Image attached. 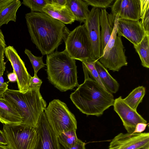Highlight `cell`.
<instances>
[{
  "mask_svg": "<svg viewBox=\"0 0 149 149\" xmlns=\"http://www.w3.org/2000/svg\"><path fill=\"white\" fill-rule=\"evenodd\" d=\"M25 18L31 40L43 55L54 52L70 31L64 24L44 13L31 12Z\"/></svg>",
  "mask_w": 149,
  "mask_h": 149,
  "instance_id": "cell-1",
  "label": "cell"
},
{
  "mask_svg": "<svg viewBox=\"0 0 149 149\" xmlns=\"http://www.w3.org/2000/svg\"><path fill=\"white\" fill-rule=\"evenodd\" d=\"M85 80L70 95L76 107L83 113L97 116L113 106L114 99L111 93L104 89L89 76L88 72L82 63Z\"/></svg>",
  "mask_w": 149,
  "mask_h": 149,
  "instance_id": "cell-2",
  "label": "cell"
},
{
  "mask_svg": "<svg viewBox=\"0 0 149 149\" xmlns=\"http://www.w3.org/2000/svg\"><path fill=\"white\" fill-rule=\"evenodd\" d=\"M40 86L29 88L25 92L8 89L1 96L21 115V124L36 127L40 114L46 109L47 103L40 93Z\"/></svg>",
  "mask_w": 149,
  "mask_h": 149,
  "instance_id": "cell-3",
  "label": "cell"
},
{
  "mask_svg": "<svg viewBox=\"0 0 149 149\" xmlns=\"http://www.w3.org/2000/svg\"><path fill=\"white\" fill-rule=\"evenodd\" d=\"M46 61L47 78L54 87L63 92L78 86L75 60L65 49L47 55Z\"/></svg>",
  "mask_w": 149,
  "mask_h": 149,
  "instance_id": "cell-4",
  "label": "cell"
},
{
  "mask_svg": "<svg viewBox=\"0 0 149 149\" xmlns=\"http://www.w3.org/2000/svg\"><path fill=\"white\" fill-rule=\"evenodd\" d=\"M3 124L2 131L10 149H34L37 139L36 127L22 124Z\"/></svg>",
  "mask_w": 149,
  "mask_h": 149,
  "instance_id": "cell-5",
  "label": "cell"
},
{
  "mask_svg": "<svg viewBox=\"0 0 149 149\" xmlns=\"http://www.w3.org/2000/svg\"><path fill=\"white\" fill-rule=\"evenodd\" d=\"M65 50L73 59L81 62L94 61L91 45L84 24L70 31L65 41Z\"/></svg>",
  "mask_w": 149,
  "mask_h": 149,
  "instance_id": "cell-6",
  "label": "cell"
},
{
  "mask_svg": "<svg viewBox=\"0 0 149 149\" xmlns=\"http://www.w3.org/2000/svg\"><path fill=\"white\" fill-rule=\"evenodd\" d=\"M44 111L49 124L57 136L63 132L77 130L75 117L64 102L54 99L49 103Z\"/></svg>",
  "mask_w": 149,
  "mask_h": 149,
  "instance_id": "cell-7",
  "label": "cell"
},
{
  "mask_svg": "<svg viewBox=\"0 0 149 149\" xmlns=\"http://www.w3.org/2000/svg\"><path fill=\"white\" fill-rule=\"evenodd\" d=\"M119 18L115 17L114 28L111 36L105 46L99 61L106 68L113 72L118 71L127 62L121 37L117 33V24Z\"/></svg>",
  "mask_w": 149,
  "mask_h": 149,
  "instance_id": "cell-8",
  "label": "cell"
},
{
  "mask_svg": "<svg viewBox=\"0 0 149 149\" xmlns=\"http://www.w3.org/2000/svg\"><path fill=\"white\" fill-rule=\"evenodd\" d=\"M36 127L37 139L34 149H61L58 137L44 111L40 115Z\"/></svg>",
  "mask_w": 149,
  "mask_h": 149,
  "instance_id": "cell-9",
  "label": "cell"
},
{
  "mask_svg": "<svg viewBox=\"0 0 149 149\" xmlns=\"http://www.w3.org/2000/svg\"><path fill=\"white\" fill-rule=\"evenodd\" d=\"M100 9L93 7L84 23L91 45L92 55L95 61L100 57L101 33L100 23Z\"/></svg>",
  "mask_w": 149,
  "mask_h": 149,
  "instance_id": "cell-10",
  "label": "cell"
},
{
  "mask_svg": "<svg viewBox=\"0 0 149 149\" xmlns=\"http://www.w3.org/2000/svg\"><path fill=\"white\" fill-rule=\"evenodd\" d=\"M4 54L17 77V82L18 90L23 92L27 91L29 88L30 81L31 76L28 72L24 63L12 46L6 47Z\"/></svg>",
  "mask_w": 149,
  "mask_h": 149,
  "instance_id": "cell-11",
  "label": "cell"
},
{
  "mask_svg": "<svg viewBox=\"0 0 149 149\" xmlns=\"http://www.w3.org/2000/svg\"><path fill=\"white\" fill-rule=\"evenodd\" d=\"M114 110L121 119L123 126L128 133H133L137 124H147V121L138 113L124 101L121 96L114 100Z\"/></svg>",
  "mask_w": 149,
  "mask_h": 149,
  "instance_id": "cell-12",
  "label": "cell"
},
{
  "mask_svg": "<svg viewBox=\"0 0 149 149\" xmlns=\"http://www.w3.org/2000/svg\"><path fill=\"white\" fill-rule=\"evenodd\" d=\"M146 146H149V133H121L112 140L109 149H137Z\"/></svg>",
  "mask_w": 149,
  "mask_h": 149,
  "instance_id": "cell-13",
  "label": "cell"
},
{
  "mask_svg": "<svg viewBox=\"0 0 149 149\" xmlns=\"http://www.w3.org/2000/svg\"><path fill=\"white\" fill-rule=\"evenodd\" d=\"M117 33L123 36L134 46L137 45L142 40L146 33L140 21L118 18L117 24Z\"/></svg>",
  "mask_w": 149,
  "mask_h": 149,
  "instance_id": "cell-14",
  "label": "cell"
},
{
  "mask_svg": "<svg viewBox=\"0 0 149 149\" xmlns=\"http://www.w3.org/2000/svg\"><path fill=\"white\" fill-rule=\"evenodd\" d=\"M111 14L115 17L139 20L141 18V0H116L111 6Z\"/></svg>",
  "mask_w": 149,
  "mask_h": 149,
  "instance_id": "cell-15",
  "label": "cell"
},
{
  "mask_svg": "<svg viewBox=\"0 0 149 149\" xmlns=\"http://www.w3.org/2000/svg\"><path fill=\"white\" fill-rule=\"evenodd\" d=\"M115 17L107 12L106 9H100V23L101 33V49L100 57L113 32Z\"/></svg>",
  "mask_w": 149,
  "mask_h": 149,
  "instance_id": "cell-16",
  "label": "cell"
},
{
  "mask_svg": "<svg viewBox=\"0 0 149 149\" xmlns=\"http://www.w3.org/2000/svg\"><path fill=\"white\" fill-rule=\"evenodd\" d=\"M43 10L44 13L64 24H71L76 21L75 17L67 5L58 7L48 3L43 8Z\"/></svg>",
  "mask_w": 149,
  "mask_h": 149,
  "instance_id": "cell-17",
  "label": "cell"
},
{
  "mask_svg": "<svg viewBox=\"0 0 149 149\" xmlns=\"http://www.w3.org/2000/svg\"><path fill=\"white\" fill-rule=\"evenodd\" d=\"M0 122L5 124H21L22 118L18 112L0 97Z\"/></svg>",
  "mask_w": 149,
  "mask_h": 149,
  "instance_id": "cell-18",
  "label": "cell"
},
{
  "mask_svg": "<svg viewBox=\"0 0 149 149\" xmlns=\"http://www.w3.org/2000/svg\"><path fill=\"white\" fill-rule=\"evenodd\" d=\"M95 67L100 80L106 90L111 93H116L119 88V84L108 72L107 70L100 62L96 61Z\"/></svg>",
  "mask_w": 149,
  "mask_h": 149,
  "instance_id": "cell-19",
  "label": "cell"
},
{
  "mask_svg": "<svg viewBox=\"0 0 149 149\" xmlns=\"http://www.w3.org/2000/svg\"><path fill=\"white\" fill-rule=\"evenodd\" d=\"M67 5L81 24L84 23L90 13L88 3L84 0H67Z\"/></svg>",
  "mask_w": 149,
  "mask_h": 149,
  "instance_id": "cell-20",
  "label": "cell"
},
{
  "mask_svg": "<svg viewBox=\"0 0 149 149\" xmlns=\"http://www.w3.org/2000/svg\"><path fill=\"white\" fill-rule=\"evenodd\" d=\"M21 4L20 0H13L12 2L0 9V26L7 24L11 21L16 22V13Z\"/></svg>",
  "mask_w": 149,
  "mask_h": 149,
  "instance_id": "cell-21",
  "label": "cell"
},
{
  "mask_svg": "<svg viewBox=\"0 0 149 149\" xmlns=\"http://www.w3.org/2000/svg\"><path fill=\"white\" fill-rule=\"evenodd\" d=\"M139 54L141 65L144 67L149 68V34H146L141 41L136 45L134 46Z\"/></svg>",
  "mask_w": 149,
  "mask_h": 149,
  "instance_id": "cell-22",
  "label": "cell"
},
{
  "mask_svg": "<svg viewBox=\"0 0 149 149\" xmlns=\"http://www.w3.org/2000/svg\"><path fill=\"white\" fill-rule=\"evenodd\" d=\"M145 93V88L143 86H139L134 89L123 100L129 107L136 111L139 104L142 102Z\"/></svg>",
  "mask_w": 149,
  "mask_h": 149,
  "instance_id": "cell-23",
  "label": "cell"
},
{
  "mask_svg": "<svg viewBox=\"0 0 149 149\" xmlns=\"http://www.w3.org/2000/svg\"><path fill=\"white\" fill-rule=\"evenodd\" d=\"M76 130L72 129L62 132L57 137L59 143L65 148H70L77 142L78 139Z\"/></svg>",
  "mask_w": 149,
  "mask_h": 149,
  "instance_id": "cell-24",
  "label": "cell"
},
{
  "mask_svg": "<svg viewBox=\"0 0 149 149\" xmlns=\"http://www.w3.org/2000/svg\"><path fill=\"white\" fill-rule=\"evenodd\" d=\"M141 24L146 33L149 34V0H141Z\"/></svg>",
  "mask_w": 149,
  "mask_h": 149,
  "instance_id": "cell-25",
  "label": "cell"
},
{
  "mask_svg": "<svg viewBox=\"0 0 149 149\" xmlns=\"http://www.w3.org/2000/svg\"><path fill=\"white\" fill-rule=\"evenodd\" d=\"M50 2V0H23L22 3L29 8L31 12L44 13L43 8Z\"/></svg>",
  "mask_w": 149,
  "mask_h": 149,
  "instance_id": "cell-26",
  "label": "cell"
},
{
  "mask_svg": "<svg viewBox=\"0 0 149 149\" xmlns=\"http://www.w3.org/2000/svg\"><path fill=\"white\" fill-rule=\"evenodd\" d=\"M24 52L27 55L33 68L34 75H37L38 71L46 65L43 61V56H36L34 55L29 49H25Z\"/></svg>",
  "mask_w": 149,
  "mask_h": 149,
  "instance_id": "cell-27",
  "label": "cell"
},
{
  "mask_svg": "<svg viewBox=\"0 0 149 149\" xmlns=\"http://www.w3.org/2000/svg\"><path fill=\"white\" fill-rule=\"evenodd\" d=\"M6 46L4 36L0 29V77L3 75L6 69V63L4 61V58Z\"/></svg>",
  "mask_w": 149,
  "mask_h": 149,
  "instance_id": "cell-28",
  "label": "cell"
},
{
  "mask_svg": "<svg viewBox=\"0 0 149 149\" xmlns=\"http://www.w3.org/2000/svg\"><path fill=\"white\" fill-rule=\"evenodd\" d=\"M95 61H84L82 62L85 66L88 74L93 77L94 79V80L97 82L103 88L106 90L102 84L100 79L98 72L95 68Z\"/></svg>",
  "mask_w": 149,
  "mask_h": 149,
  "instance_id": "cell-29",
  "label": "cell"
},
{
  "mask_svg": "<svg viewBox=\"0 0 149 149\" xmlns=\"http://www.w3.org/2000/svg\"><path fill=\"white\" fill-rule=\"evenodd\" d=\"M88 5L95 8L104 9L109 7L114 0H84Z\"/></svg>",
  "mask_w": 149,
  "mask_h": 149,
  "instance_id": "cell-30",
  "label": "cell"
},
{
  "mask_svg": "<svg viewBox=\"0 0 149 149\" xmlns=\"http://www.w3.org/2000/svg\"><path fill=\"white\" fill-rule=\"evenodd\" d=\"M42 83L41 80L38 77L37 75H34V76L31 77L30 79L29 88L41 86Z\"/></svg>",
  "mask_w": 149,
  "mask_h": 149,
  "instance_id": "cell-31",
  "label": "cell"
},
{
  "mask_svg": "<svg viewBox=\"0 0 149 149\" xmlns=\"http://www.w3.org/2000/svg\"><path fill=\"white\" fill-rule=\"evenodd\" d=\"M85 143L79 139L74 145L70 148H65L62 147L61 149H86Z\"/></svg>",
  "mask_w": 149,
  "mask_h": 149,
  "instance_id": "cell-32",
  "label": "cell"
},
{
  "mask_svg": "<svg viewBox=\"0 0 149 149\" xmlns=\"http://www.w3.org/2000/svg\"><path fill=\"white\" fill-rule=\"evenodd\" d=\"M8 83L4 82V79L2 76L0 77V97L8 89Z\"/></svg>",
  "mask_w": 149,
  "mask_h": 149,
  "instance_id": "cell-33",
  "label": "cell"
},
{
  "mask_svg": "<svg viewBox=\"0 0 149 149\" xmlns=\"http://www.w3.org/2000/svg\"><path fill=\"white\" fill-rule=\"evenodd\" d=\"M50 4L58 7L65 6L67 3V0H50Z\"/></svg>",
  "mask_w": 149,
  "mask_h": 149,
  "instance_id": "cell-34",
  "label": "cell"
},
{
  "mask_svg": "<svg viewBox=\"0 0 149 149\" xmlns=\"http://www.w3.org/2000/svg\"><path fill=\"white\" fill-rule=\"evenodd\" d=\"M147 125V124L143 123H138L136 126L133 133H141L145 130Z\"/></svg>",
  "mask_w": 149,
  "mask_h": 149,
  "instance_id": "cell-35",
  "label": "cell"
},
{
  "mask_svg": "<svg viewBox=\"0 0 149 149\" xmlns=\"http://www.w3.org/2000/svg\"><path fill=\"white\" fill-rule=\"evenodd\" d=\"M7 77L9 82H15L17 81V77L14 71L12 72L9 73L7 75Z\"/></svg>",
  "mask_w": 149,
  "mask_h": 149,
  "instance_id": "cell-36",
  "label": "cell"
},
{
  "mask_svg": "<svg viewBox=\"0 0 149 149\" xmlns=\"http://www.w3.org/2000/svg\"><path fill=\"white\" fill-rule=\"evenodd\" d=\"M7 142L2 131L0 130V145H7Z\"/></svg>",
  "mask_w": 149,
  "mask_h": 149,
  "instance_id": "cell-37",
  "label": "cell"
},
{
  "mask_svg": "<svg viewBox=\"0 0 149 149\" xmlns=\"http://www.w3.org/2000/svg\"><path fill=\"white\" fill-rule=\"evenodd\" d=\"M13 0H0V9L8 4Z\"/></svg>",
  "mask_w": 149,
  "mask_h": 149,
  "instance_id": "cell-38",
  "label": "cell"
},
{
  "mask_svg": "<svg viewBox=\"0 0 149 149\" xmlns=\"http://www.w3.org/2000/svg\"><path fill=\"white\" fill-rule=\"evenodd\" d=\"M137 149H149V146H146L142 147Z\"/></svg>",
  "mask_w": 149,
  "mask_h": 149,
  "instance_id": "cell-39",
  "label": "cell"
}]
</instances>
